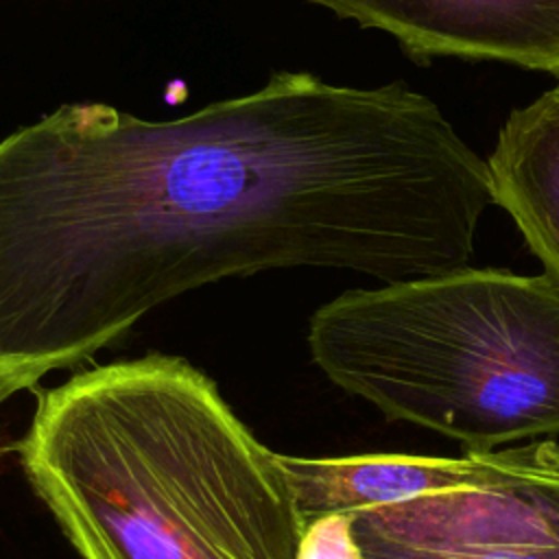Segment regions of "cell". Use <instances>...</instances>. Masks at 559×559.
Segmentation results:
<instances>
[{
	"label": "cell",
	"mask_w": 559,
	"mask_h": 559,
	"mask_svg": "<svg viewBox=\"0 0 559 559\" xmlns=\"http://www.w3.org/2000/svg\"><path fill=\"white\" fill-rule=\"evenodd\" d=\"M487 162L437 103L275 72L177 120L61 105L0 140V404L229 275L465 269Z\"/></svg>",
	"instance_id": "cell-1"
},
{
	"label": "cell",
	"mask_w": 559,
	"mask_h": 559,
	"mask_svg": "<svg viewBox=\"0 0 559 559\" xmlns=\"http://www.w3.org/2000/svg\"><path fill=\"white\" fill-rule=\"evenodd\" d=\"M397 39L417 63L498 61L559 79V0H310Z\"/></svg>",
	"instance_id": "cell-5"
},
{
	"label": "cell",
	"mask_w": 559,
	"mask_h": 559,
	"mask_svg": "<svg viewBox=\"0 0 559 559\" xmlns=\"http://www.w3.org/2000/svg\"><path fill=\"white\" fill-rule=\"evenodd\" d=\"M83 559H299L282 456L186 358L100 365L41 391L15 443Z\"/></svg>",
	"instance_id": "cell-2"
},
{
	"label": "cell",
	"mask_w": 559,
	"mask_h": 559,
	"mask_svg": "<svg viewBox=\"0 0 559 559\" xmlns=\"http://www.w3.org/2000/svg\"><path fill=\"white\" fill-rule=\"evenodd\" d=\"M280 456L306 524L332 513H356L428 491L480 483L502 463V450H467L463 456Z\"/></svg>",
	"instance_id": "cell-6"
},
{
	"label": "cell",
	"mask_w": 559,
	"mask_h": 559,
	"mask_svg": "<svg viewBox=\"0 0 559 559\" xmlns=\"http://www.w3.org/2000/svg\"><path fill=\"white\" fill-rule=\"evenodd\" d=\"M308 345L343 391L467 450L559 432V286L544 273L347 290L312 314Z\"/></svg>",
	"instance_id": "cell-3"
},
{
	"label": "cell",
	"mask_w": 559,
	"mask_h": 559,
	"mask_svg": "<svg viewBox=\"0 0 559 559\" xmlns=\"http://www.w3.org/2000/svg\"><path fill=\"white\" fill-rule=\"evenodd\" d=\"M487 170L493 203L559 286V83L507 116Z\"/></svg>",
	"instance_id": "cell-7"
},
{
	"label": "cell",
	"mask_w": 559,
	"mask_h": 559,
	"mask_svg": "<svg viewBox=\"0 0 559 559\" xmlns=\"http://www.w3.org/2000/svg\"><path fill=\"white\" fill-rule=\"evenodd\" d=\"M299 559H362L349 513H332L306 524Z\"/></svg>",
	"instance_id": "cell-8"
},
{
	"label": "cell",
	"mask_w": 559,
	"mask_h": 559,
	"mask_svg": "<svg viewBox=\"0 0 559 559\" xmlns=\"http://www.w3.org/2000/svg\"><path fill=\"white\" fill-rule=\"evenodd\" d=\"M349 515L362 559H559V443L507 448L480 483Z\"/></svg>",
	"instance_id": "cell-4"
}]
</instances>
